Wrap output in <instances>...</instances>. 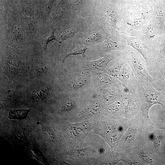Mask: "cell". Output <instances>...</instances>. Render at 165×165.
I'll use <instances>...</instances> for the list:
<instances>
[{"label": "cell", "mask_w": 165, "mask_h": 165, "mask_svg": "<svg viewBox=\"0 0 165 165\" xmlns=\"http://www.w3.org/2000/svg\"><path fill=\"white\" fill-rule=\"evenodd\" d=\"M154 17L163 28L165 21V0H151Z\"/></svg>", "instance_id": "obj_9"}, {"label": "cell", "mask_w": 165, "mask_h": 165, "mask_svg": "<svg viewBox=\"0 0 165 165\" xmlns=\"http://www.w3.org/2000/svg\"><path fill=\"white\" fill-rule=\"evenodd\" d=\"M103 95L107 101L112 102L121 96L122 93L120 90L118 89L110 87L104 90Z\"/></svg>", "instance_id": "obj_10"}, {"label": "cell", "mask_w": 165, "mask_h": 165, "mask_svg": "<svg viewBox=\"0 0 165 165\" xmlns=\"http://www.w3.org/2000/svg\"><path fill=\"white\" fill-rule=\"evenodd\" d=\"M43 130L46 135L50 137L51 139L55 140V136L53 132L47 126H45L43 127Z\"/></svg>", "instance_id": "obj_19"}, {"label": "cell", "mask_w": 165, "mask_h": 165, "mask_svg": "<svg viewBox=\"0 0 165 165\" xmlns=\"http://www.w3.org/2000/svg\"><path fill=\"white\" fill-rule=\"evenodd\" d=\"M148 81L138 80L136 94L140 98L143 111L148 116L150 108L154 105L164 104L165 97Z\"/></svg>", "instance_id": "obj_2"}, {"label": "cell", "mask_w": 165, "mask_h": 165, "mask_svg": "<svg viewBox=\"0 0 165 165\" xmlns=\"http://www.w3.org/2000/svg\"><path fill=\"white\" fill-rule=\"evenodd\" d=\"M48 91L47 87L44 88L38 91L36 93V96L38 98L43 99L46 96Z\"/></svg>", "instance_id": "obj_18"}, {"label": "cell", "mask_w": 165, "mask_h": 165, "mask_svg": "<svg viewBox=\"0 0 165 165\" xmlns=\"http://www.w3.org/2000/svg\"><path fill=\"white\" fill-rule=\"evenodd\" d=\"M113 58L112 56L105 57L95 61L90 62V67L94 70L101 71L105 69L109 62Z\"/></svg>", "instance_id": "obj_11"}, {"label": "cell", "mask_w": 165, "mask_h": 165, "mask_svg": "<svg viewBox=\"0 0 165 165\" xmlns=\"http://www.w3.org/2000/svg\"><path fill=\"white\" fill-rule=\"evenodd\" d=\"M35 67L36 71L38 72H44L46 70V67L43 65H37Z\"/></svg>", "instance_id": "obj_22"}, {"label": "cell", "mask_w": 165, "mask_h": 165, "mask_svg": "<svg viewBox=\"0 0 165 165\" xmlns=\"http://www.w3.org/2000/svg\"><path fill=\"white\" fill-rule=\"evenodd\" d=\"M127 46L126 40L121 37L115 36L106 39L101 44V47L105 50L111 51L124 50Z\"/></svg>", "instance_id": "obj_7"}, {"label": "cell", "mask_w": 165, "mask_h": 165, "mask_svg": "<svg viewBox=\"0 0 165 165\" xmlns=\"http://www.w3.org/2000/svg\"><path fill=\"white\" fill-rule=\"evenodd\" d=\"M75 105L74 101L69 100L64 103L62 107V111H66L72 109Z\"/></svg>", "instance_id": "obj_16"}, {"label": "cell", "mask_w": 165, "mask_h": 165, "mask_svg": "<svg viewBox=\"0 0 165 165\" xmlns=\"http://www.w3.org/2000/svg\"><path fill=\"white\" fill-rule=\"evenodd\" d=\"M163 33V28L154 17L142 27L137 37L150 48L158 51V47Z\"/></svg>", "instance_id": "obj_4"}, {"label": "cell", "mask_w": 165, "mask_h": 165, "mask_svg": "<svg viewBox=\"0 0 165 165\" xmlns=\"http://www.w3.org/2000/svg\"><path fill=\"white\" fill-rule=\"evenodd\" d=\"M117 78L127 93H136L138 86V79L126 62L123 64Z\"/></svg>", "instance_id": "obj_6"}, {"label": "cell", "mask_w": 165, "mask_h": 165, "mask_svg": "<svg viewBox=\"0 0 165 165\" xmlns=\"http://www.w3.org/2000/svg\"><path fill=\"white\" fill-rule=\"evenodd\" d=\"M54 39H55V38L53 35V33L50 36L48 37L47 38H46L44 42V47L45 49L46 48L47 44L49 42Z\"/></svg>", "instance_id": "obj_21"}, {"label": "cell", "mask_w": 165, "mask_h": 165, "mask_svg": "<svg viewBox=\"0 0 165 165\" xmlns=\"http://www.w3.org/2000/svg\"><path fill=\"white\" fill-rule=\"evenodd\" d=\"M86 49V47L81 43L78 42L75 44L66 54L63 60V62L68 56L71 55L80 54L82 55L83 57H85L86 56L85 53Z\"/></svg>", "instance_id": "obj_13"}, {"label": "cell", "mask_w": 165, "mask_h": 165, "mask_svg": "<svg viewBox=\"0 0 165 165\" xmlns=\"http://www.w3.org/2000/svg\"><path fill=\"white\" fill-rule=\"evenodd\" d=\"M100 38L97 34H94L90 35L86 38V41L88 42H93L97 41Z\"/></svg>", "instance_id": "obj_20"}, {"label": "cell", "mask_w": 165, "mask_h": 165, "mask_svg": "<svg viewBox=\"0 0 165 165\" xmlns=\"http://www.w3.org/2000/svg\"><path fill=\"white\" fill-rule=\"evenodd\" d=\"M13 34L14 35H20V31L19 29V28L18 27H17L16 26H13Z\"/></svg>", "instance_id": "obj_23"}, {"label": "cell", "mask_w": 165, "mask_h": 165, "mask_svg": "<svg viewBox=\"0 0 165 165\" xmlns=\"http://www.w3.org/2000/svg\"><path fill=\"white\" fill-rule=\"evenodd\" d=\"M85 124L79 123L72 124L71 129L75 136H80L84 135L87 132Z\"/></svg>", "instance_id": "obj_14"}, {"label": "cell", "mask_w": 165, "mask_h": 165, "mask_svg": "<svg viewBox=\"0 0 165 165\" xmlns=\"http://www.w3.org/2000/svg\"><path fill=\"white\" fill-rule=\"evenodd\" d=\"M100 105L97 103H93L89 106V110L90 112L93 114H96L99 111Z\"/></svg>", "instance_id": "obj_17"}, {"label": "cell", "mask_w": 165, "mask_h": 165, "mask_svg": "<svg viewBox=\"0 0 165 165\" xmlns=\"http://www.w3.org/2000/svg\"><path fill=\"white\" fill-rule=\"evenodd\" d=\"M31 110V109L10 110L9 112L8 118L17 120L25 119Z\"/></svg>", "instance_id": "obj_12"}, {"label": "cell", "mask_w": 165, "mask_h": 165, "mask_svg": "<svg viewBox=\"0 0 165 165\" xmlns=\"http://www.w3.org/2000/svg\"><path fill=\"white\" fill-rule=\"evenodd\" d=\"M87 79L84 77L79 78L72 83V86L74 89H77L84 86L86 83Z\"/></svg>", "instance_id": "obj_15"}, {"label": "cell", "mask_w": 165, "mask_h": 165, "mask_svg": "<svg viewBox=\"0 0 165 165\" xmlns=\"http://www.w3.org/2000/svg\"><path fill=\"white\" fill-rule=\"evenodd\" d=\"M158 50V57L151 72L149 73L150 76L157 73L165 65V33H163L162 36Z\"/></svg>", "instance_id": "obj_8"}, {"label": "cell", "mask_w": 165, "mask_h": 165, "mask_svg": "<svg viewBox=\"0 0 165 165\" xmlns=\"http://www.w3.org/2000/svg\"><path fill=\"white\" fill-rule=\"evenodd\" d=\"M154 17L152 4L150 2H134L126 6L119 23V29L123 34L137 37L140 31Z\"/></svg>", "instance_id": "obj_1"}, {"label": "cell", "mask_w": 165, "mask_h": 165, "mask_svg": "<svg viewBox=\"0 0 165 165\" xmlns=\"http://www.w3.org/2000/svg\"><path fill=\"white\" fill-rule=\"evenodd\" d=\"M163 31L164 33H165V21L164 23V26L163 28Z\"/></svg>", "instance_id": "obj_24"}, {"label": "cell", "mask_w": 165, "mask_h": 165, "mask_svg": "<svg viewBox=\"0 0 165 165\" xmlns=\"http://www.w3.org/2000/svg\"><path fill=\"white\" fill-rule=\"evenodd\" d=\"M121 36L126 40L127 45L135 49L143 57L146 61L147 70L149 74L156 62L158 51L150 48L137 37L129 36L124 34Z\"/></svg>", "instance_id": "obj_5"}, {"label": "cell", "mask_w": 165, "mask_h": 165, "mask_svg": "<svg viewBox=\"0 0 165 165\" xmlns=\"http://www.w3.org/2000/svg\"><path fill=\"white\" fill-rule=\"evenodd\" d=\"M123 52L126 61L130 65L138 80L152 81L153 78L147 71L146 62L142 55L128 45Z\"/></svg>", "instance_id": "obj_3"}]
</instances>
